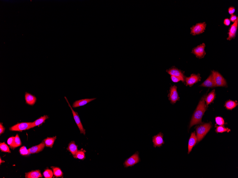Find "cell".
<instances>
[{
    "label": "cell",
    "instance_id": "obj_18",
    "mask_svg": "<svg viewBox=\"0 0 238 178\" xmlns=\"http://www.w3.org/2000/svg\"><path fill=\"white\" fill-rule=\"evenodd\" d=\"M25 98L26 101V103L30 105H33L35 103L36 100V97L35 96L31 94L26 92Z\"/></svg>",
    "mask_w": 238,
    "mask_h": 178
},
{
    "label": "cell",
    "instance_id": "obj_29",
    "mask_svg": "<svg viewBox=\"0 0 238 178\" xmlns=\"http://www.w3.org/2000/svg\"><path fill=\"white\" fill-rule=\"evenodd\" d=\"M21 145V142L20 138L19 135L17 134L15 137L14 146H13V149L19 147Z\"/></svg>",
    "mask_w": 238,
    "mask_h": 178
},
{
    "label": "cell",
    "instance_id": "obj_11",
    "mask_svg": "<svg viewBox=\"0 0 238 178\" xmlns=\"http://www.w3.org/2000/svg\"><path fill=\"white\" fill-rule=\"evenodd\" d=\"M163 138V134L161 132L158 133L156 136H153L152 138V141L154 147H161L162 146V145L164 144Z\"/></svg>",
    "mask_w": 238,
    "mask_h": 178
},
{
    "label": "cell",
    "instance_id": "obj_34",
    "mask_svg": "<svg viewBox=\"0 0 238 178\" xmlns=\"http://www.w3.org/2000/svg\"><path fill=\"white\" fill-rule=\"evenodd\" d=\"M171 79L172 82H174V83H177V82L180 81H182L181 78L177 77L174 76H171Z\"/></svg>",
    "mask_w": 238,
    "mask_h": 178
},
{
    "label": "cell",
    "instance_id": "obj_14",
    "mask_svg": "<svg viewBox=\"0 0 238 178\" xmlns=\"http://www.w3.org/2000/svg\"><path fill=\"white\" fill-rule=\"evenodd\" d=\"M96 98H86L84 99L77 100L73 104L72 107L74 108H77L81 106H85L90 102L96 99Z\"/></svg>",
    "mask_w": 238,
    "mask_h": 178
},
{
    "label": "cell",
    "instance_id": "obj_39",
    "mask_svg": "<svg viewBox=\"0 0 238 178\" xmlns=\"http://www.w3.org/2000/svg\"><path fill=\"white\" fill-rule=\"evenodd\" d=\"M5 161L3 160H1V158H0V164H1V163H4Z\"/></svg>",
    "mask_w": 238,
    "mask_h": 178
},
{
    "label": "cell",
    "instance_id": "obj_23",
    "mask_svg": "<svg viewBox=\"0 0 238 178\" xmlns=\"http://www.w3.org/2000/svg\"><path fill=\"white\" fill-rule=\"evenodd\" d=\"M57 139V136L53 137L52 138H47L44 140V142L47 147L52 148L54 145L55 141Z\"/></svg>",
    "mask_w": 238,
    "mask_h": 178
},
{
    "label": "cell",
    "instance_id": "obj_27",
    "mask_svg": "<svg viewBox=\"0 0 238 178\" xmlns=\"http://www.w3.org/2000/svg\"><path fill=\"white\" fill-rule=\"evenodd\" d=\"M0 149L3 152L11 153L9 147L4 142L0 143Z\"/></svg>",
    "mask_w": 238,
    "mask_h": 178
},
{
    "label": "cell",
    "instance_id": "obj_16",
    "mask_svg": "<svg viewBox=\"0 0 238 178\" xmlns=\"http://www.w3.org/2000/svg\"><path fill=\"white\" fill-rule=\"evenodd\" d=\"M200 86L208 88H212L215 87L213 79L212 74L211 73L205 81L200 85Z\"/></svg>",
    "mask_w": 238,
    "mask_h": 178
},
{
    "label": "cell",
    "instance_id": "obj_1",
    "mask_svg": "<svg viewBox=\"0 0 238 178\" xmlns=\"http://www.w3.org/2000/svg\"><path fill=\"white\" fill-rule=\"evenodd\" d=\"M206 97V95H204L202 97L195 111L193 113L190 122L189 128H191L195 125L202 123L203 117L205 112L207 110V105L205 103Z\"/></svg>",
    "mask_w": 238,
    "mask_h": 178
},
{
    "label": "cell",
    "instance_id": "obj_25",
    "mask_svg": "<svg viewBox=\"0 0 238 178\" xmlns=\"http://www.w3.org/2000/svg\"><path fill=\"white\" fill-rule=\"evenodd\" d=\"M51 168L53 171L54 174L56 177H63V174L60 168L58 167H54L52 166Z\"/></svg>",
    "mask_w": 238,
    "mask_h": 178
},
{
    "label": "cell",
    "instance_id": "obj_2",
    "mask_svg": "<svg viewBox=\"0 0 238 178\" xmlns=\"http://www.w3.org/2000/svg\"><path fill=\"white\" fill-rule=\"evenodd\" d=\"M212 127L210 122L206 123L198 126L196 127L197 141L199 143L201 141Z\"/></svg>",
    "mask_w": 238,
    "mask_h": 178
},
{
    "label": "cell",
    "instance_id": "obj_36",
    "mask_svg": "<svg viewBox=\"0 0 238 178\" xmlns=\"http://www.w3.org/2000/svg\"><path fill=\"white\" fill-rule=\"evenodd\" d=\"M5 130V128H4L3 126V123H0V135L4 133Z\"/></svg>",
    "mask_w": 238,
    "mask_h": 178
},
{
    "label": "cell",
    "instance_id": "obj_7",
    "mask_svg": "<svg viewBox=\"0 0 238 178\" xmlns=\"http://www.w3.org/2000/svg\"><path fill=\"white\" fill-rule=\"evenodd\" d=\"M32 122H23L18 123L10 128L11 131L22 132L25 130L30 129Z\"/></svg>",
    "mask_w": 238,
    "mask_h": 178
},
{
    "label": "cell",
    "instance_id": "obj_35",
    "mask_svg": "<svg viewBox=\"0 0 238 178\" xmlns=\"http://www.w3.org/2000/svg\"><path fill=\"white\" fill-rule=\"evenodd\" d=\"M235 8L234 7H233V6H231V7H229V9H228V12H229V14L231 15H233L234 13L235 12Z\"/></svg>",
    "mask_w": 238,
    "mask_h": 178
},
{
    "label": "cell",
    "instance_id": "obj_30",
    "mask_svg": "<svg viewBox=\"0 0 238 178\" xmlns=\"http://www.w3.org/2000/svg\"><path fill=\"white\" fill-rule=\"evenodd\" d=\"M43 175L45 178H52L53 175V173L51 170L47 169L44 171Z\"/></svg>",
    "mask_w": 238,
    "mask_h": 178
},
{
    "label": "cell",
    "instance_id": "obj_22",
    "mask_svg": "<svg viewBox=\"0 0 238 178\" xmlns=\"http://www.w3.org/2000/svg\"><path fill=\"white\" fill-rule=\"evenodd\" d=\"M215 90H213L206 97L205 101L206 102V105L208 106L211 103L214 101L215 98Z\"/></svg>",
    "mask_w": 238,
    "mask_h": 178
},
{
    "label": "cell",
    "instance_id": "obj_31",
    "mask_svg": "<svg viewBox=\"0 0 238 178\" xmlns=\"http://www.w3.org/2000/svg\"><path fill=\"white\" fill-rule=\"evenodd\" d=\"M19 152L21 155L23 156L28 155L30 153H29L28 149H26L25 146L21 147L19 150Z\"/></svg>",
    "mask_w": 238,
    "mask_h": 178
},
{
    "label": "cell",
    "instance_id": "obj_32",
    "mask_svg": "<svg viewBox=\"0 0 238 178\" xmlns=\"http://www.w3.org/2000/svg\"><path fill=\"white\" fill-rule=\"evenodd\" d=\"M215 121L216 124L219 126H223L225 124V121L222 117H217L215 118Z\"/></svg>",
    "mask_w": 238,
    "mask_h": 178
},
{
    "label": "cell",
    "instance_id": "obj_3",
    "mask_svg": "<svg viewBox=\"0 0 238 178\" xmlns=\"http://www.w3.org/2000/svg\"><path fill=\"white\" fill-rule=\"evenodd\" d=\"M212 75L215 87H227V82L224 77L219 72L213 70Z\"/></svg>",
    "mask_w": 238,
    "mask_h": 178
},
{
    "label": "cell",
    "instance_id": "obj_28",
    "mask_svg": "<svg viewBox=\"0 0 238 178\" xmlns=\"http://www.w3.org/2000/svg\"><path fill=\"white\" fill-rule=\"evenodd\" d=\"M231 130L229 129V128L225 127L224 126H220L216 127V132L217 133H222L224 132H229Z\"/></svg>",
    "mask_w": 238,
    "mask_h": 178
},
{
    "label": "cell",
    "instance_id": "obj_15",
    "mask_svg": "<svg viewBox=\"0 0 238 178\" xmlns=\"http://www.w3.org/2000/svg\"><path fill=\"white\" fill-rule=\"evenodd\" d=\"M197 142V138L195 132H194L191 133V136L189 140V144H188V154H189L191 152L193 148L196 144Z\"/></svg>",
    "mask_w": 238,
    "mask_h": 178
},
{
    "label": "cell",
    "instance_id": "obj_37",
    "mask_svg": "<svg viewBox=\"0 0 238 178\" xmlns=\"http://www.w3.org/2000/svg\"><path fill=\"white\" fill-rule=\"evenodd\" d=\"M237 18H238L237 16H236L235 15L233 14L231 15L229 20L231 21L234 23L236 20Z\"/></svg>",
    "mask_w": 238,
    "mask_h": 178
},
{
    "label": "cell",
    "instance_id": "obj_10",
    "mask_svg": "<svg viewBox=\"0 0 238 178\" xmlns=\"http://www.w3.org/2000/svg\"><path fill=\"white\" fill-rule=\"evenodd\" d=\"M166 72L171 76H174L181 78L183 82H185L186 77L184 75V73L181 70H178L176 68L174 67H171V68L167 70Z\"/></svg>",
    "mask_w": 238,
    "mask_h": 178
},
{
    "label": "cell",
    "instance_id": "obj_9",
    "mask_svg": "<svg viewBox=\"0 0 238 178\" xmlns=\"http://www.w3.org/2000/svg\"><path fill=\"white\" fill-rule=\"evenodd\" d=\"M205 44L203 43L200 45L194 48L192 51V53L195 54L196 56L199 58H202L205 57L206 54L205 51Z\"/></svg>",
    "mask_w": 238,
    "mask_h": 178
},
{
    "label": "cell",
    "instance_id": "obj_17",
    "mask_svg": "<svg viewBox=\"0 0 238 178\" xmlns=\"http://www.w3.org/2000/svg\"><path fill=\"white\" fill-rule=\"evenodd\" d=\"M45 146L44 141H42L40 144L29 148L28 149L29 153L30 154H35L41 152L44 149Z\"/></svg>",
    "mask_w": 238,
    "mask_h": 178
},
{
    "label": "cell",
    "instance_id": "obj_24",
    "mask_svg": "<svg viewBox=\"0 0 238 178\" xmlns=\"http://www.w3.org/2000/svg\"><path fill=\"white\" fill-rule=\"evenodd\" d=\"M237 105L238 103L232 100H229L226 102L225 106L227 110H232L235 108Z\"/></svg>",
    "mask_w": 238,
    "mask_h": 178
},
{
    "label": "cell",
    "instance_id": "obj_8",
    "mask_svg": "<svg viewBox=\"0 0 238 178\" xmlns=\"http://www.w3.org/2000/svg\"><path fill=\"white\" fill-rule=\"evenodd\" d=\"M179 97L177 90V87L174 85L170 88V92L169 94V99L171 103L174 104L179 100Z\"/></svg>",
    "mask_w": 238,
    "mask_h": 178
},
{
    "label": "cell",
    "instance_id": "obj_19",
    "mask_svg": "<svg viewBox=\"0 0 238 178\" xmlns=\"http://www.w3.org/2000/svg\"><path fill=\"white\" fill-rule=\"evenodd\" d=\"M42 177V176L41 174L40 171L36 170L32 171L25 173V178H39Z\"/></svg>",
    "mask_w": 238,
    "mask_h": 178
},
{
    "label": "cell",
    "instance_id": "obj_6",
    "mask_svg": "<svg viewBox=\"0 0 238 178\" xmlns=\"http://www.w3.org/2000/svg\"><path fill=\"white\" fill-rule=\"evenodd\" d=\"M206 26L205 22L196 24L191 28V34L195 36L202 34L205 30Z\"/></svg>",
    "mask_w": 238,
    "mask_h": 178
},
{
    "label": "cell",
    "instance_id": "obj_4",
    "mask_svg": "<svg viewBox=\"0 0 238 178\" xmlns=\"http://www.w3.org/2000/svg\"><path fill=\"white\" fill-rule=\"evenodd\" d=\"M140 159L138 152L135 153L133 155L127 159L124 163V166L125 167H132L140 162Z\"/></svg>",
    "mask_w": 238,
    "mask_h": 178
},
{
    "label": "cell",
    "instance_id": "obj_33",
    "mask_svg": "<svg viewBox=\"0 0 238 178\" xmlns=\"http://www.w3.org/2000/svg\"><path fill=\"white\" fill-rule=\"evenodd\" d=\"M15 137H11L8 139L7 143L11 149H13L14 146Z\"/></svg>",
    "mask_w": 238,
    "mask_h": 178
},
{
    "label": "cell",
    "instance_id": "obj_13",
    "mask_svg": "<svg viewBox=\"0 0 238 178\" xmlns=\"http://www.w3.org/2000/svg\"><path fill=\"white\" fill-rule=\"evenodd\" d=\"M238 23V18L234 21V23L231 25L229 30V32L228 33L229 36L227 38L228 40H231L234 39L236 37V32H237Z\"/></svg>",
    "mask_w": 238,
    "mask_h": 178
},
{
    "label": "cell",
    "instance_id": "obj_5",
    "mask_svg": "<svg viewBox=\"0 0 238 178\" xmlns=\"http://www.w3.org/2000/svg\"><path fill=\"white\" fill-rule=\"evenodd\" d=\"M65 98L66 100H67V103L68 104L69 106L70 107L71 110H72L74 120H75L76 123L79 130H80V133H82V134H83L84 135H85V129H84L83 125H82L81 122V121L80 117H79L78 114L77 112L74 111V110L73 109L72 107L71 106L70 103H69L68 100L67 98H66V97H65Z\"/></svg>",
    "mask_w": 238,
    "mask_h": 178
},
{
    "label": "cell",
    "instance_id": "obj_38",
    "mask_svg": "<svg viewBox=\"0 0 238 178\" xmlns=\"http://www.w3.org/2000/svg\"><path fill=\"white\" fill-rule=\"evenodd\" d=\"M224 23L226 26H229L231 23V21L229 19L226 18L224 20Z\"/></svg>",
    "mask_w": 238,
    "mask_h": 178
},
{
    "label": "cell",
    "instance_id": "obj_12",
    "mask_svg": "<svg viewBox=\"0 0 238 178\" xmlns=\"http://www.w3.org/2000/svg\"><path fill=\"white\" fill-rule=\"evenodd\" d=\"M200 80L201 77L200 76V74H198V75L192 74L191 75V77H186L185 81L186 82V85L192 87L195 84L200 81Z\"/></svg>",
    "mask_w": 238,
    "mask_h": 178
},
{
    "label": "cell",
    "instance_id": "obj_20",
    "mask_svg": "<svg viewBox=\"0 0 238 178\" xmlns=\"http://www.w3.org/2000/svg\"><path fill=\"white\" fill-rule=\"evenodd\" d=\"M77 147L78 146L76 144L75 141H73L69 143L67 148L68 151L72 153L74 157H75L76 154L78 151Z\"/></svg>",
    "mask_w": 238,
    "mask_h": 178
},
{
    "label": "cell",
    "instance_id": "obj_21",
    "mask_svg": "<svg viewBox=\"0 0 238 178\" xmlns=\"http://www.w3.org/2000/svg\"><path fill=\"white\" fill-rule=\"evenodd\" d=\"M49 118V116L47 115H44V116L40 117L35 121L31 123V128L34 127L36 126H39V125H42L43 123L45 122V121L47 118Z\"/></svg>",
    "mask_w": 238,
    "mask_h": 178
},
{
    "label": "cell",
    "instance_id": "obj_26",
    "mask_svg": "<svg viewBox=\"0 0 238 178\" xmlns=\"http://www.w3.org/2000/svg\"><path fill=\"white\" fill-rule=\"evenodd\" d=\"M86 151L83 149H81L80 151H78L77 154H76L75 157H74L76 159H78L82 160H84L85 159V153Z\"/></svg>",
    "mask_w": 238,
    "mask_h": 178
}]
</instances>
